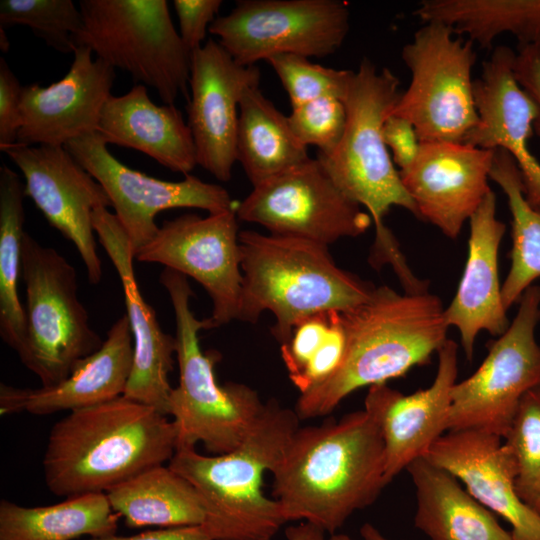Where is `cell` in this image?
<instances>
[{"mask_svg": "<svg viewBox=\"0 0 540 540\" xmlns=\"http://www.w3.org/2000/svg\"><path fill=\"white\" fill-rule=\"evenodd\" d=\"M23 86L5 59L0 58V150L17 143L21 125Z\"/></svg>", "mask_w": 540, "mask_h": 540, "instance_id": "60d3db41", "label": "cell"}, {"mask_svg": "<svg viewBox=\"0 0 540 540\" xmlns=\"http://www.w3.org/2000/svg\"><path fill=\"white\" fill-rule=\"evenodd\" d=\"M286 90L292 107L323 98L344 101L354 71L313 63L308 57L283 54L267 61Z\"/></svg>", "mask_w": 540, "mask_h": 540, "instance_id": "d590c367", "label": "cell"}, {"mask_svg": "<svg viewBox=\"0 0 540 540\" xmlns=\"http://www.w3.org/2000/svg\"><path fill=\"white\" fill-rule=\"evenodd\" d=\"M0 25H26L48 46L73 53L82 16L72 0H1Z\"/></svg>", "mask_w": 540, "mask_h": 540, "instance_id": "836d02e7", "label": "cell"}, {"mask_svg": "<svg viewBox=\"0 0 540 540\" xmlns=\"http://www.w3.org/2000/svg\"><path fill=\"white\" fill-rule=\"evenodd\" d=\"M287 119L303 145L316 146L319 156H328L342 139L347 113L343 100L323 97L292 107Z\"/></svg>", "mask_w": 540, "mask_h": 540, "instance_id": "8d00e7d4", "label": "cell"}, {"mask_svg": "<svg viewBox=\"0 0 540 540\" xmlns=\"http://www.w3.org/2000/svg\"><path fill=\"white\" fill-rule=\"evenodd\" d=\"M242 296L238 320L255 323L264 311L282 344L304 319L344 312L366 301L375 286L341 269L328 246L301 238L240 231Z\"/></svg>", "mask_w": 540, "mask_h": 540, "instance_id": "5b68a950", "label": "cell"}, {"mask_svg": "<svg viewBox=\"0 0 540 540\" xmlns=\"http://www.w3.org/2000/svg\"><path fill=\"white\" fill-rule=\"evenodd\" d=\"M399 86L391 70H379L364 58L344 99L347 120L342 139L333 153L317 156L339 189L371 216L375 241L370 257L378 263L395 261L401 255L383 221L390 208L402 207L418 218L383 139L384 122L402 93Z\"/></svg>", "mask_w": 540, "mask_h": 540, "instance_id": "8992f818", "label": "cell"}, {"mask_svg": "<svg viewBox=\"0 0 540 540\" xmlns=\"http://www.w3.org/2000/svg\"><path fill=\"white\" fill-rule=\"evenodd\" d=\"M87 540H212L202 526H183L147 530L136 535L116 534Z\"/></svg>", "mask_w": 540, "mask_h": 540, "instance_id": "ee69618b", "label": "cell"}, {"mask_svg": "<svg viewBox=\"0 0 540 540\" xmlns=\"http://www.w3.org/2000/svg\"><path fill=\"white\" fill-rule=\"evenodd\" d=\"M22 278L27 336L18 356L39 377L42 387L55 386L104 341L90 327L79 299L76 269L27 232L22 241Z\"/></svg>", "mask_w": 540, "mask_h": 540, "instance_id": "9c48e42d", "label": "cell"}, {"mask_svg": "<svg viewBox=\"0 0 540 540\" xmlns=\"http://www.w3.org/2000/svg\"><path fill=\"white\" fill-rule=\"evenodd\" d=\"M159 280L176 320L179 383L170 394L169 415L177 431V448L202 443L214 455L231 452L242 444L265 403L245 384L217 382L214 367L219 355L203 352L199 342V332L211 329V323L209 318L200 320L193 314L190 300L194 292L188 278L164 268Z\"/></svg>", "mask_w": 540, "mask_h": 540, "instance_id": "52a82bcc", "label": "cell"}, {"mask_svg": "<svg viewBox=\"0 0 540 540\" xmlns=\"http://www.w3.org/2000/svg\"><path fill=\"white\" fill-rule=\"evenodd\" d=\"M325 531L317 525L302 522L286 530L287 540H326Z\"/></svg>", "mask_w": 540, "mask_h": 540, "instance_id": "bcb514c9", "label": "cell"}, {"mask_svg": "<svg viewBox=\"0 0 540 540\" xmlns=\"http://www.w3.org/2000/svg\"><path fill=\"white\" fill-rule=\"evenodd\" d=\"M235 212L238 220L259 224L270 234L326 246L362 235L373 222L317 158L254 186Z\"/></svg>", "mask_w": 540, "mask_h": 540, "instance_id": "4fadbf2b", "label": "cell"}, {"mask_svg": "<svg viewBox=\"0 0 540 540\" xmlns=\"http://www.w3.org/2000/svg\"><path fill=\"white\" fill-rule=\"evenodd\" d=\"M121 516L106 493L68 497L54 505L23 507L0 502V540H73L116 534Z\"/></svg>", "mask_w": 540, "mask_h": 540, "instance_id": "f546056e", "label": "cell"}, {"mask_svg": "<svg viewBox=\"0 0 540 540\" xmlns=\"http://www.w3.org/2000/svg\"><path fill=\"white\" fill-rule=\"evenodd\" d=\"M97 132L107 144L140 151L184 176L197 165L194 139L182 112L174 104H155L142 84L108 98Z\"/></svg>", "mask_w": 540, "mask_h": 540, "instance_id": "d4e9b609", "label": "cell"}, {"mask_svg": "<svg viewBox=\"0 0 540 540\" xmlns=\"http://www.w3.org/2000/svg\"><path fill=\"white\" fill-rule=\"evenodd\" d=\"M177 449L173 421L124 396L69 412L49 433L44 478L56 496L107 493L170 461Z\"/></svg>", "mask_w": 540, "mask_h": 540, "instance_id": "3957f363", "label": "cell"}, {"mask_svg": "<svg viewBox=\"0 0 540 540\" xmlns=\"http://www.w3.org/2000/svg\"><path fill=\"white\" fill-rule=\"evenodd\" d=\"M345 350V335L339 312L331 311L328 336L305 368L291 381L303 393L329 378L339 367Z\"/></svg>", "mask_w": 540, "mask_h": 540, "instance_id": "f35d334b", "label": "cell"}, {"mask_svg": "<svg viewBox=\"0 0 540 540\" xmlns=\"http://www.w3.org/2000/svg\"><path fill=\"white\" fill-rule=\"evenodd\" d=\"M413 15L443 23L482 48L502 33L513 35L518 47L540 46V0H424Z\"/></svg>", "mask_w": 540, "mask_h": 540, "instance_id": "4dcf8cb0", "label": "cell"}, {"mask_svg": "<svg viewBox=\"0 0 540 540\" xmlns=\"http://www.w3.org/2000/svg\"><path fill=\"white\" fill-rule=\"evenodd\" d=\"M299 419L295 410L270 399L235 450L207 456L192 447L176 449L168 466L196 489L205 510L202 527L212 540H272L287 522L262 482L280 461Z\"/></svg>", "mask_w": 540, "mask_h": 540, "instance_id": "277c9868", "label": "cell"}, {"mask_svg": "<svg viewBox=\"0 0 540 540\" xmlns=\"http://www.w3.org/2000/svg\"><path fill=\"white\" fill-rule=\"evenodd\" d=\"M424 457L454 475L479 503L505 519L514 540H540V514L519 497L515 461L501 437L471 429L447 431Z\"/></svg>", "mask_w": 540, "mask_h": 540, "instance_id": "7402d4cb", "label": "cell"}, {"mask_svg": "<svg viewBox=\"0 0 540 540\" xmlns=\"http://www.w3.org/2000/svg\"><path fill=\"white\" fill-rule=\"evenodd\" d=\"M340 0H239L217 17L209 33L240 65L295 54L322 58L335 53L350 29Z\"/></svg>", "mask_w": 540, "mask_h": 540, "instance_id": "7c38bea8", "label": "cell"}, {"mask_svg": "<svg viewBox=\"0 0 540 540\" xmlns=\"http://www.w3.org/2000/svg\"><path fill=\"white\" fill-rule=\"evenodd\" d=\"M129 320L122 315L108 330L100 349L83 359L63 382L27 389L25 410L35 415L75 411L124 395L133 366Z\"/></svg>", "mask_w": 540, "mask_h": 540, "instance_id": "4316f807", "label": "cell"}, {"mask_svg": "<svg viewBox=\"0 0 540 540\" xmlns=\"http://www.w3.org/2000/svg\"><path fill=\"white\" fill-rule=\"evenodd\" d=\"M495 150L455 142H420L413 163L399 171L418 219L456 239L492 190L488 184Z\"/></svg>", "mask_w": 540, "mask_h": 540, "instance_id": "ac0fdd59", "label": "cell"}, {"mask_svg": "<svg viewBox=\"0 0 540 540\" xmlns=\"http://www.w3.org/2000/svg\"><path fill=\"white\" fill-rule=\"evenodd\" d=\"M383 139L391 150L392 160L399 171L408 168L415 160L420 141L413 125L406 119L389 115L383 125Z\"/></svg>", "mask_w": 540, "mask_h": 540, "instance_id": "b9f144b4", "label": "cell"}, {"mask_svg": "<svg viewBox=\"0 0 540 540\" xmlns=\"http://www.w3.org/2000/svg\"><path fill=\"white\" fill-rule=\"evenodd\" d=\"M271 473L287 522L305 520L334 534L387 485L379 422L363 409L299 427Z\"/></svg>", "mask_w": 540, "mask_h": 540, "instance_id": "6da1fadb", "label": "cell"}, {"mask_svg": "<svg viewBox=\"0 0 540 540\" xmlns=\"http://www.w3.org/2000/svg\"><path fill=\"white\" fill-rule=\"evenodd\" d=\"M503 442L515 461L517 493L534 510L540 502V387L522 397Z\"/></svg>", "mask_w": 540, "mask_h": 540, "instance_id": "e575fe53", "label": "cell"}, {"mask_svg": "<svg viewBox=\"0 0 540 540\" xmlns=\"http://www.w3.org/2000/svg\"><path fill=\"white\" fill-rule=\"evenodd\" d=\"M238 221L235 211L184 214L164 221L134 253L140 262L159 263L196 280L212 301L211 329L239 317L243 274Z\"/></svg>", "mask_w": 540, "mask_h": 540, "instance_id": "9a60e30c", "label": "cell"}, {"mask_svg": "<svg viewBox=\"0 0 540 540\" xmlns=\"http://www.w3.org/2000/svg\"><path fill=\"white\" fill-rule=\"evenodd\" d=\"M507 330L488 347L478 369L451 391L448 431L478 430L507 435L522 397L540 387V286L531 285L518 301Z\"/></svg>", "mask_w": 540, "mask_h": 540, "instance_id": "8fae6325", "label": "cell"}, {"mask_svg": "<svg viewBox=\"0 0 540 540\" xmlns=\"http://www.w3.org/2000/svg\"><path fill=\"white\" fill-rule=\"evenodd\" d=\"M326 540H354L346 534H331Z\"/></svg>", "mask_w": 540, "mask_h": 540, "instance_id": "c3c4849f", "label": "cell"}, {"mask_svg": "<svg viewBox=\"0 0 540 540\" xmlns=\"http://www.w3.org/2000/svg\"><path fill=\"white\" fill-rule=\"evenodd\" d=\"M469 224L467 261L456 294L445 309V318L449 327L459 331L465 357L472 361L479 333L487 331L499 337L510 325L498 268L506 225L496 216L493 191L487 194Z\"/></svg>", "mask_w": 540, "mask_h": 540, "instance_id": "cb8c5ba5", "label": "cell"}, {"mask_svg": "<svg viewBox=\"0 0 540 540\" xmlns=\"http://www.w3.org/2000/svg\"><path fill=\"white\" fill-rule=\"evenodd\" d=\"M260 77L255 65L238 64L211 38L191 55L187 123L197 165L219 181L231 179L240 102L248 89L259 87Z\"/></svg>", "mask_w": 540, "mask_h": 540, "instance_id": "e0dca14e", "label": "cell"}, {"mask_svg": "<svg viewBox=\"0 0 540 540\" xmlns=\"http://www.w3.org/2000/svg\"><path fill=\"white\" fill-rule=\"evenodd\" d=\"M406 470L415 486L414 524L430 540H514L447 470L425 457Z\"/></svg>", "mask_w": 540, "mask_h": 540, "instance_id": "484cf974", "label": "cell"}, {"mask_svg": "<svg viewBox=\"0 0 540 540\" xmlns=\"http://www.w3.org/2000/svg\"><path fill=\"white\" fill-rule=\"evenodd\" d=\"M534 510L540 514V502L536 505V507L534 508Z\"/></svg>", "mask_w": 540, "mask_h": 540, "instance_id": "681fc988", "label": "cell"}, {"mask_svg": "<svg viewBox=\"0 0 540 540\" xmlns=\"http://www.w3.org/2000/svg\"><path fill=\"white\" fill-rule=\"evenodd\" d=\"M360 534L363 540H390L386 538L376 527L369 523H365L361 527Z\"/></svg>", "mask_w": 540, "mask_h": 540, "instance_id": "7dc6e473", "label": "cell"}, {"mask_svg": "<svg viewBox=\"0 0 540 540\" xmlns=\"http://www.w3.org/2000/svg\"><path fill=\"white\" fill-rule=\"evenodd\" d=\"M221 0H174L179 35L191 53L202 47L207 31L222 6Z\"/></svg>", "mask_w": 540, "mask_h": 540, "instance_id": "ab89813d", "label": "cell"}, {"mask_svg": "<svg viewBox=\"0 0 540 540\" xmlns=\"http://www.w3.org/2000/svg\"><path fill=\"white\" fill-rule=\"evenodd\" d=\"M106 495L129 528L202 526L205 520L196 489L169 466L152 467Z\"/></svg>", "mask_w": 540, "mask_h": 540, "instance_id": "f1b7e54d", "label": "cell"}, {"mask_svg": "<svg viewBox=\"0 0 540 540\" xmlns=\"http://www.w3.org/2000/svg\"><path fill=\"white\" fill-rule=\"evenodd\" d=\"M473 44L449 26L429 22L404 45L411 81L390 115L408 120L420 142L465 143L477 126Z\"/></svg>", "mask_w": 540, "mask_h": 540, "instance_id": "30bf717a", "label": "cell"}, {"mask_svg": "<svg viewBox=\"0 0 540 540\" xmlns=\"http://www.w3.org/2000/svg\"><path fill=\"white\" fill-rule=\"evenodd\" d=\"M92 225L121 281L133 338V366L123 396L168 416L173 389L168 376L174 367L176 338L162 330L155 310L138 288L134 250L115 214L98 208L92 214Z\"/></svg>", "mask_w": 540, "mask_h": 540, "instance_id": "d6986e66", "label": "cell"}, {"mask_svg": "<svg viewBox=\"0 0 540 540\" xmlns=\"http://www.w3.org/2000/svg\"><path fill=\"white\" fill-rule=\"evenodd\" d=\"M513 70L518 84L537 107L533 132L540 139V46L518 47Z\"/></svg>", "mask_w": 540, "mask_h": 540, "instance_id": "7bdbcfd3", "label": "cell"}, {"mask_svg": "<svg viewBox=\"0 0 540 540\" xmlns=\"http://www.w3.org/2000/svg\"><path fill=\"white\" fill-rule=\"evenodd\" d=\"M515 56L512 49L501 45L483 62L481 77L474 80L479 121L465 144L488 150H506L519 168L526 200L538 207L540 163L528 146L537 107L515 78Z\"/></svg>", "mask_w": 540, "mask_h": 540, "instance_id": "603a6c76", "label": "cell"}, {"mask_svg": "<svg viewBox=\"0 0 540 540\" xmlns=\"http://www.w3.org/2000/svg\"><path fill=\"white\" fill-rule=\"evenodd\" d=\"M115 69L76 46L69 71L48 86L24 85L17 143L64 146L97 132L102 109L112 95Z\"/></svg>", "mask_w": 540, "mask_h": 540, "instance_id": "ffe728a7", "label": "cell"}, {"mask_svg": "<svg viewBox=\"0 0 540 540\" xmlns=\"http://www.w3.org/2000/svg\"><path fill=\"white\" fill-rule=\"evenodd\" d=\"M25 186L7 165L0 166V335L19 355L26 342L25 308L18 295L22 276Z\"/></svg>", "mask_w": 540, "mask_h": 540, "instance_id": "1f68e13d", "label": "cell"}, {"mask_svg": "<svg viewBox=\"0 0 540 540\" xmlns=\"http://www.w3.org/2000/svg\"><path fill=\"white\" fill-rule=\"evenodd\" d=\"M26 389L15 388L1 383L0 412L1 415L23 411L25 406Z\"/></svg>", "mask_w": 540, "mask_h": 540, "instance_id": "f6af8a7d", "label": "cell"}, {"mask_svg": "<svg viewBox=\"0 0 540 540\" xmlns=\"http://www.w3.org/2000/svg\"><path fill=\"white\" fill-rule=\"evenodd\" d=\"M490 179L505 193L511 213V264L501 288L508 310L540 277V206L526 200L519 168L506 150H495Z\"/></svg>", "mask_w": 540, "mask_h": 540, "instance_id": "d6a6232c", "label": "cell"}, {"mask_svg": "<svg viewBox=\"0 0 540 540\" xmlns=\"http://www.w3.org/2000/svg\"><path fill=\"white\" fill-rule=\"evenodd\" d=\"M345 350L337 370L300 393V419L330 414L349 394L425 365L447 340L441 299L426 291L398 293L382 285L358 306L339 312Z\"/></svg>", "mask_w": 540, "mask_h": 540, "instance_id": "7a4b0ae2", "label": "cell"}, {"mask_svg": "<svg viewBox=\"0 0 540 540\" xmlns=\"http://www.w3.org/2000/svg\"><path fill=\"white\" fill-rule=\"evenodd\" d=\"M4 153L25 179V195L42 212L47 222L76 247L96 285L102 279L92 214L111 207L104 188L74 159L64 146L14 144Z\"/></svg>", "mask_w": 540, "mask_h": 540, "instance_id": "2e32d148", "label": "cell"}, {"mask_svg": "<svg viewBox=\"0 0 540 540\" xmlns=\"http://www.w3.org/2000/svg\"><path fill=\"white\" fill-rule=\"evenodd\" d=\"M433 383L403 395L386 383L369 387L364 405L378 420L385 445L388 483L448 431L451 391L457 382L458 345L447 339L438 350Z\"/></svg>", "mask_w": 540, "mask_h": 540, "instance_id": "44dd1931", "label": "cell"}, {"mask_svg": "<svg viewBox=\"0 0 540 540\" xmlns=\"http://www.w3.org/2000/svg\"><path fill=\"white\" fill-rule=\"evenodd\" d=\"M236 158L253 187L311 159L287 116L259 87L248 89L240 102Z\"/></svg>", "mask_w": 540, "mask_h": 540, "instance_id": "83f0119b", "label": "cell"}, {"mask_svg": "<svg viewBox=\"0 0 540 540\" xmlns=\"http://www.w3.org/2000/svg\"><path fill=\"white\" fill-rule=\"evenodd\" d=\"M331 327V312L312 315L294 329L289 343L282 345L281 353L290 379L296 377L325 342Z\"/></svg>", "mask_w": 540, "mask_h": 540, "instance_id": "74e56055", "label": "cell"}, {"mask_svg": "<svg viewBox=\"0 0 540 540\" xmlns=\"http://www.w3.org/2000/svg\"><path fill=\"white\" fill-rule=\"evenodd\" d=\"M76 46L128 72L164 102L187 96L191 53L173 25L166 0H81Z\"/></svg>", "mask_w": 540, "mask_h": 540, "instance_id": "ba28073f", "label": "cell"}, {"mask_svg": "<svg viewBox=\"0 0 540 540\" xmlns=\"http://www.w3.org/2000/svg\"><path fill=\"white\" fill-rule=\"evenodd\" d=\"M64 147L106 191L134 253L157 234L155 218L164 210L236 211L238 202L218 184L191 174L180 181H166L129 168L110 153L98 132L73 139Z\"/></svg>", "mask_w": 540, "mask_h": 540, "instance_id": "5bb4252c", "label": "cell"}]
</instances>
